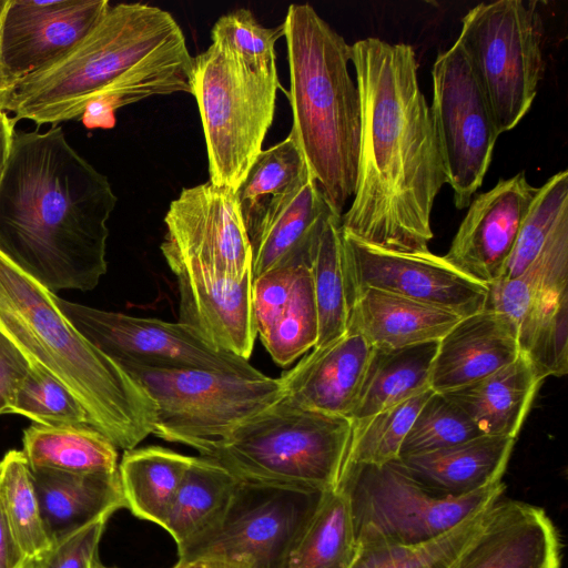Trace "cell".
<instances>
[{"instance_id": "cell-6", "label": "cell", "mask_w": 568, "mask_h": 568, "mask_svg": "<svg viewBox=\"0 0 568 568\" xmlns=\"http://www.w3.org/2000/svg\"><path fill=\"white\" fill-rule=\"evenodd\" d=\"M353 420L305 408L283 395L225 438L196 450L241 481L331 490L337 485Z\"/></svg>"}, {"instance_id": "cell-17", "label": "cell", "mask_w": 568, "mask_h": 568, "mask_svg": "<svg viewBox=\"0 0 568 568\" xmlns=\"http://www.w3.org/2000/svg\"><path fill=\"white\" fill-rule=\"evenodd\" d=\"M108 0H8L1 62L16 87L70 51L103 17Z\"/></svg>"}, {"instance_id": "cell-46", "label": "cell", "mask_w": 568, "mask_h": 568, "mask_svg": "<svg viewBox=\"0 0 568 568\" xmlns=\"http://www.w3.org/2000/svg\"><path fill=\"white\" fill-rule=\"evenodd\" d=\"M200 561L204 568H256L255 562L248 556H220Z\"/></svg>"}, {"instance_id": "cell-15", "label": "cell", "mask_w": 568, "mask_h": 568, "mask_svg": "<svg viewBox=\"0 0 568 568\" xmlns=\"http://www.w3.org/2000/svg\"><path fill=\"white\" fill-rule=\"evenodd\" d=\"M161 243L168 265L241 282L252 273V248L235 191L210 181L185 187L170 203Z\"/></svg>"}, {"instance_id": "cell-22", "label": "cell", "mask_w": 568, "mask_h": 568, "mask_svg": "<svg viewBox=\"0 0 568 568\" xmlns=\"http://www.w3.org/2000/svg\"><path fill=\"white\" fill-rule=\"evenodd\" d=\"M371 353L369 343L352 333L312 348L278 377L283 395L305 408L351 418Z\"/></svg>"}, {"instance_id": "cell-2", "label": "cell", "mask_w": 568, "mask_h": 568, "mask_svg": "<svg viewBox=\"0 0 568 568\" xmlns=\"http://www.w3.org/2000/svg\"><path fill=\"white\" fill-rule=\"evenodd\" d=\"M108 178L60 125L14 132L0 184V253L51 293L93 290L106 273Z\"/></svg>"}, {"instance_id": "cell-36", "label": "cell", "mask_w": 568, "mask_h": 568, "mask_svg": "<svg viewBox=\"0 0 568 568\" xmlns=\"http://www.w3.org/2000/svg\"><path fill=\"white\" fill-rule=\"evenodd\" d=\"M341 215L325 224L311 262L318 335L313 348L323 347L346 333L348 304L342 257Z\"/></svg>"}, {"instance_id": "cell-47", "label": "cell", "mask_w": 568, "mask_h": 568, "mask_svg": "<svg viewBox=\"0 0 568 568\" xmlns=\"http://www.w3.org/2000/svg\"><path fill=\"white\" fill-rule=\"evenodd\" d=\"M8 0H0V37H1V23L3 13L6 10ZM14 89V85L11 83V81L7 78L1 62V45H0V110L6 111L7 104L9 102V99L11 97V93Z\"/></svg>"}, {"instance_id": "cell-3", "label": "cell", "mask_w": 568, "mask_h": 568, "mask_svg": "<svg viewBox=\"0 0 568 568\" xmlns=\"http://www.w3.org/2000/svg\"><path fill=\"white\" fill-rule=\"evenodd\" d=\"M191 55L173 16L145 3L110 6L64 55L16 84L6 108L14 121L81 120L110 129L124 105L192 92Z\"/></svg>"}, {"instance_id": "cell-23", "label": "cell", "mask_w": 568, "mask_h": 568, "mask_svg": "<svg viewBox=\"0 0 568 568\" xmlns=\"http://www.w3.org/2000/svg\"><path fill=\"white\" fill-rule=\"evenodd\" d=\"M520 354L511 324L489 308L462 317L439 341L430 388L449 390L481 379Z\"/></svg>"}, {"instance_id": "cell-30", "label": "cell", "mask_w": 568, "mask_h": 568, "mask_svg": "<svg viewBox=\"0 0 568 568\" xmlns=\"http://www.w3.org/2000/svg\"><path fill=\"white\" fill-rule=\"evenodd\" d=\"M438 341L399 348L373 347L352 420L369 417L430 388Z\"/></svg>"}, {"instance_id": "cell-4", "label": "cell", "mask_w": 568, "mask_h": 568, "mask_svg": "<svg viewBox=\"0 0 568 568\" xmlns=\"http://www.w3.org/2000/svg\"><path fill=\"white\" fill-rule=\"evenodd\" d=\"M54 296L0 253V329L77 398L118 449L135 448L153 432V399L68 321Z\"/></svg>"}, {"instance_id": "cell-37", "label": "cell", "mask_w": 568, "mask_h": 568, "mask_svg": "<svg viewBox=\"0 0 568 568\" xmlns=\"http://www.w3.org/2000/svg\"><path fill=\"white\" fill-rule=\"evenodd\" d=\"M489 507L427 542L357 548L349 568H450L479 531Z\"/></svg>"}, {"instance_id": "cell-31", "label": "cell", "mask_w": 568, "mask_h": 568, "mask_svg": "<svg viewBox=\"0 0 568 568\" xmlns=\"http://www.w3.org/2000/svg\"><path fill=\"white\" fill-rule=\"evenodd\" d=\"M310 176L302 151L291 133L262 150L235 191L250 240Z\"/></svg>"}, {"instance_id": "cell-14", "label": "cell", "mask_w": 568, "mask_h": 568, "mask_svg": "<svg viewBox=\"0 0 568 568\" xmlns=\"http://www.w3.org/2000/svg\"><path fill=\"white\" fill-rule=\"evenodd\" d=\"M68 321L120 367L210 369L250 376L262 373L248 359L220 352L176 322L103 311L54 296Z\"/></svg>"}, {"instance_id": "cell-29", "label": "cell", "mask_w": 568, "mask_h": 568, "mask_svg": "<svg viewBox=\"0 0 568 568\" xmlns=\"http://www.w3.org/2000/svg\"><path fill=\"white\" fill-rule=\"evenodd\" d=\"M241 480L217 463L193 456L162 526L182 551L223 520Z\"/></svg>"}, {"instance_id": "cell-35", "label": "cell", "mask_w": 568, "mask_h": 568, "mask_svg": "<svg viewBox=\"0 0 568 568\" xmlns=\"http://www.w3.org/2000/svg\"><path fill=\"white\" fill-rule=\"evenodd\" d=\"M356 551L348 500L334 488L326 493L286 568H349Z\"/></svg>"}, {"instance_id": "cell-33", "label": "cell", "mask_w": 568, "mask_h": 568, "mask_svg": "<svg viewBox=\"0 0 568 568\" xmlns=\"http://www.w3.org/2000/svg\"><path fill=\"white\" fill-rule=\"evenodd\" d=\"M22 446L30 469L112 474L119 468L118 448L89 425L33 424L23 430Z\"/></svg>"}, {"instance_id": "cell-34", "label": "cell", "mask_w": 568, "mask_h": 568, "mask_svg": "<svg viewBox=\"0 0 568 568\" xmlns=\"http://www.w3.org/2000/svg\"><path fill=\"white\" fill-rule=\"evenodd\" d=\"M0 511L17 545L32 565L50 550L52 542L22 450L11 449L0 460Z\"/></svg>"}, {"instance_id": "cell-25", "label": "cell", "mask_w": 568, "mask_h": 568, "mask_svg": "<svg viewBox=\"0 0 568 568\" xmlns=\"http://www.w3.org/2000/svg\"><path fill=\"white\" fill-rule=\"evenodd\" d=\"M333 215L338 214L310 176L250 240L252 277L277 267L311 266L325 224Z\"/></svg>"}, {"instance_id": "cell-38", "label": "cell", "mask_w": 568, "mask_h": 568, "mask_svg": "<svg viewBox=\"0 0 568 568\" xmlns=\"http://www.w3.org/2000/svg\"><path fill=\"white\" fill-rule=\"evenodd\" d=\"M432 393L427 389L369 417L353 420L344 463L381 465L398 459L403 440Z\"/></svg>"}, {"instance_id": "cell-9", "label": "cell", "mask_w": 568, "mask_h": 568, "mask_svg": "<svg viewBox=\"0 0 568 568\" xmlns=\"http://www.w3.org/2000/svg\"><path fill=\"white\" fill-rule=\"evenodd\" d=\"M155 405L152 434L194 449L229 436L282 396L278 378L210 369L121 366Z\"/></svg>"}, {"instance_id": "cell-27", "label": "cell", "mask_w": 568, "mask_h": 568, "mask_svg": "<svg viewBox=\"0 0 568 568\" xmlns=\"http://www.w3.org/2000/svg\"><path fill=\"white\" fill-rule=\"evenodd\" d=\"M516 438L481 435L426 454L398 458L405 470L434 493L464 496L501 481Z\"/></svg>"}, {"instance_id": "cell-32", "label": "cell", "mask_w": 568, "mask_h": 568, "mask_svg": "<svg viewBox=\"0 0 568 568\" xmlns=\"http://www.w3.org/2000/svg\"><path fill=\"white\" fill-rule=\"evenodd\" d=\"M192 457L161 446L125 450L118 468L125 507L162 527Z\"/></svg>"}, {"instance_id": "cell-8", "label": "cell", "mask_w": 568, "mask_h": 568, "mask_svg": "<svg viewBox=\"0 0 568 568\" xmlns=\"http://www.w3.org/2000/svg\"><path fill=\"white\" fill-rule=\"evenodd\" d=\"M277 71L256 72L215 44L193 57L192 92L204 131L210 182L236 191L272 125Z\"/></svg>"}, {"instance_id": "cell-48", "label": "cell", "mask_w": 568, "mask_h": 568, "mask_svg": "<svg viewBox=\"0 0 568 568\" xmlns=\"http://www.w3.org/2000/svg\"><path fill=\"white\" fill-rule=\"evenodd\" d=\"M173 568H204L202 561H183L179 560Z\"/></svg>"}, {"instance_id": "cell-42", "label": "cell", "mask_w": 568, "mask_h": 568, "mask_svg": "<svg viewBox=\"0 0 568 568\" xmlns=\"http://www.w3.org/2000/svg\"><path fill=\"white\" fill-rule=\"evenodd\" d=\"M108 519H99L54 541L32 568H90Z\"/></svg>"}, {"instance_id": "cell-18", "label": "cell", "mask_w": 568, "mask_h": 568, "mask_svg": "<svg viewBox=\"0 0 568 568\" xmlns=\"http://www.w3.org/2000/svg\"><path fill=\"white\" fill-rule=\"evenodd\" d=\"M537 191L521 171L475 196L444 258L484 285L501 278Z\"/></svg>"}, {"instance_id": "cell-26", "label": "cell", "mask_w": 568, "mask_h": 568, "mask_svg": "<svg viewBox=\"0 0 568 568\" xmlns=\"http://www.w3.org/2000/svg\"><path fill=\"white\" fill-rule=\"evenodd\" d=\"M47 534L53 544L99 519H109L125 507L119 470L112 474H75L31 469Z\"/></svg>"}, {"instance_id": "cell-16", "label": "cell", "mask_w": 568, "mask_h": 568, "mask_svg": "<svg viewBox=\"0 0 568 568\" xmlns=\"http://www.w3.org/2000/svg\"><path fill=\"white\" fill-rule=\"evenodd\" d=\"M347 304L364 288H376L449 310L460 317L486 306L488 287L427 252L378 247L342 232Z\"/></svg>"}, {"instance_id": "cell-40", "label": "cell", "mask_w": 568, "mask_h": 568, "mask_svg": "<svg viewBox=\"0 0 568 568\" xmlns=\"http://www.w3.org/2000/svg\"><path fill=\"white\" fill-rule=\"evenodd\" d=\"M481 435L460 407L433 390L405 436L398 458L430 453Z\"/></svg>"}, {"instance_id": "cell-50", "label": "cell", "mask_w": 568, "mask_h": 568, "mask_svg": "<svg viewBox=\"0 0 568 568\" xmlns=\"http://www.w3.org/2000/svg\"><path fill=\"white\" fill-rule=\"evenodd\" d=\"M91 565H92V564H91ZM90 568H91V566H90Z\"/></svg>"}, {"instance_id": "cell-44", "label": "cell", "mask_w": 568, "mask_h": 568, "mask_svg": "<svg viewBox=\"0 0 568 568\" xmlns=\"http://www.w3.org/2000/svg\"><path fill=\"white\" fill-rule=\"evenodd\" d=\"M13 539L0 511V568H32Z\"/></svg>"}, {"instance_id": "cell-11", "label": "cell", "mask_w": 568, "mask_h": 568, "mask_svg": "<svg viewBox=\"0 0 568 568\" xmlns=\"http://www.w3.org/2000/svg\"><path fill=\"white\" fill-rule=\"evenodd\" d=\"M485 308L513 326L519 352L541 378L568 372V219L518 276L488 284Z\"/></svg>"}, {"instance_id": "cell-45", "label": "cell", "mask_w": 568, "mask_h": 568, "mask_svg": "<svg viewBox=\"0 0 568 568\" xmlns=\"http://www.w3.org/2000/svg\"><path fill=\"white\" fill-rule=\"evenodd\" d=\"M16 123L9 113L0 110V184L9 162Z\"/></svg>"}, {"instance_id": "cell-20", "label": "cell", "mask_w": 568, "mask_h": 568, "mask_svg": "<svg viewBox=\"0 0 568 568\" xmlns=\"http://www.w3.org/2000/svg\"><path fill=\"white\" fill-rule=\"evenodd\" d=\"M561 552L559 532L542 508L498 499L450 568H560Z\"/></svg>"}, {"instance_id": "cell-7", "label": "cell", "mask_w": 568, "mask_h": 568, "mask_svg": "<svg viewBox=\"0 0 568 568\" xmlns=\"http://www.w3.org/2000/svg\"><path fill=\"white\" fill-rule=\"evenodd\" d=\"M347 498L357 548L436 539L500 499L503 481L464 496L432 491L398 459L344 463L336 487Z\"/></svg>"}, {"instance_id": "cell-1", "label": "cell", "mask_w": 568, "mask_h": 568, "mask_svg": "<svg viewBox=\"0 0 568 568\" xmlns=\"http://www.w3.org/2000/svg\"><path fill=\"white\" fill-rule=\"evenodd\" d=\"M361 103L355 191L342 232L398 252H427L444 184L414 49L366 38L349 45Z\"/></svg>"}, {"instance_id": "cell-19", "label": "cell", "mask_w": 568, "mask_h": 568, "mask_svg": "<svg viewBox=\"0 0 568 568\" xmlns=\"http://www.w3.org/2000/svg\"><path fill=\"white\" fill-rule=\"evenodd\" d=\"M169 267L178 283V322L212 348L248 359L257 335L252 273L241 282H230L190 266Z\"/></svg>"}, {"instance_id": "cell-39", "label": "cell", "mask_w": 568, "mask_h": 568, "mask_svg": "<svg viewBox=\"0 0 568 568\" xmlns=\"http://www.w3.org/2000/svg\"><path fill=\"white\" fill-rule=\"evenodd\" d=\"M29 362V373L16 393L10 414L24 416L43 426L93 427L89 414L77 398L40 364Z\"/></svg>"}, {"instance_id": "cell-21", "label": "cell", "mask_w": 568, "mask_h": 568, "mask_svg": "<svg viewBox=\"0 0 568 568\" xmlns=\"http://www.w3.org/2000/svg\"><path fill=\"white\" fill-rule=\"evenodd\" d=\"M256 334L272 359L286 366L317 341L318 322L310 266H284L253 278Z\"/></svg>"}, {"instance_id": "cell-12", "label": "cell", "mask_w": 568, "mask_h": 568, "mask_svg": "<svg viewBox=\"0 0 568 568\" xmlns=\"http://www.w3.org/2000/svg\"><path fill=\"white\" fill-rule=\"evenodd\" d=\"M432 125L457 209L468 207L488 171L499 136L491 110L456 40L432 69Z\"/></svg>"}, {"instance_id": "cell-5", "label": "cell", "mask_w": 568, "mask_h": 568, "mask_svg": "<svg viewBox=\"0 0 568 568\" xmlns=\"http://www.w3.org/2000/svg\"><path fill=\"white\" fill-rule=\"evenodd\" d=\"M284 24L291 134L332 209L342 215L357 176L361 103L349 44L310 4H291Z\"/></svg>"}, {"instance_id": "cell-13", "label": "cell", "mask_w": 568, "mask_h": 568, "mask_svg": "<svg viewBox=\"0 0 568 568\" xmlns=\"http://www.w3.org/2000/svg\"><path fill=\"white\" fill-rule=\"evenodd\" d=\"M328 490L241 481L220 525L179 552V560L248 556L256 568H286Z\"/></svg>"}, {"instance_id": "cell-10", "label": "cell", "mask_w": 568, "mask_h": 568, "mask_svg": "<svg viewBox=\"0 0 568 568\" xmlns=\"http://www.w3.org/2000/svg\"><path fill=\"white\" fill-rule=\"evenodd\" d=\"M481 87L499 134L529 111L544 73L537 2L498 0L470 9L457 39Z\"/></svg>"}, {"instance_id": "cell-24", "label": "cell", "mask_w": 568, "mask_h": 568, "mask_svg": "<svg viewBox=\"0 0 568 568\" xmlns=\"http://www.w3.org/2000/svg\"><path fill=\"white\" fill-rule=\"evenodd\" d=\"M460 318L437 305L364 288L348 305L346 333L362 336L373 347L399 348L439 341Z\"/></svg>"}, {"instance_id": "cell-28", "label": "cell", "mask_w": 568, "mask_h": 568, "mask_svg": "<svg viewBox=\"0 0 568 568\" xmlns=\"http://www.w3.org/2000/svg\"><path fill=\"white\" fill-rule=\"evenodd\" d=\"M544 382L521 353L499 371L444 394L483 435L516 438Z\"/></svg>"}, {"instance_id": "cell-43", "label": "cell", "mask_w": 568, "mask_h": 568, "mask_svg": "<svg viewBox=\"0 0 568 568\" xmlns=\"http://www.w3.org/2000/svg\"><path fill=\"white\" fill-rule=\"evenodd\" d=\"M30 362L0 329V415L10 414L16 393L28 375Z\"/></svg>"}, {"instance_id": "cell-49", "label": "cell", "mask_w": 568, "mask_h": 568, "mask_svg": "<svg viewBox=\"0 0 568 568\" xmlns=\"http://www.w3.org/2000/svg\"><path fill=\"white\" fill-rule=\"evenodd\" d=\"M91 568H108V567L103 566V565L99 561V559L97 558V559H94V560H93V562H92V565H91Z\"/></svg>"}, {"instance_id": "cell-41", "label": "cell", "mask_w": 568, "mask_h": 568, "mask_svg": "<svg viewBox=\"0 0 568 568\" xmlns=\"http://www.w3.org/2000/svg\"><path fill=\"white\" fill-rule=\"evenodd\" d=\"M284 37V24L266 28L247 9L221 16L211 30L212 43L256 72L277 71L275 43Z\"/></svg>"}]
</instances>
